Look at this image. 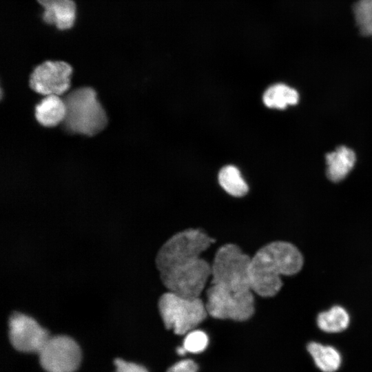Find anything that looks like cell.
Listing matches in <instances>:
<instances>
[{
  "label": "cell",
  "mask_w": 372,
  "mask_h": 372,
  "mask_svg": "<svg viewBox=\"0 0 372 372\" xmlns=\"http://www.w3.org/2000/svg\"><path fill=\"white\" fill-rule=\"evenodd\" d=\"M250 260L234 244H226L218 249L211 265V286L206 291L205 306L211 317L242 322L254 315Z\"/></svg>",
  "instance_id": "cell-1"
},
{
  "label": "cell",
  "mask_w": 372,
  "mask_h": 372,
  "mask_svg": "<svg viewBox=\"0 0 372 372\" xmlns=\"http://www.w3.org/2000/svg\"><path fill=\"white\" fill-rule=\"evenodd\" d=\"M303 257L293 245L276 241L260 248L251 258L249 276L252 291L262 297H272L280 290L281 276L300 271Z\"/></svg>",
  "instance_id": "cell-2"
},
{
  "label": "cell",
  "mask_w": 372,
  "mask_h": 372,
  "mask_svg": "<svg viewBox=\"0 0 372 372\" xmlns=\"http://www.w3.org/2000/svg\"><path fill=\"white\" fill-rule=\"evenodd\" d=\"M63 101L66 114L63 122L68 132L92 136L106 126L107 116L94 89H76L67 94Z\"/></svg>",
  "instance_id": "cell-3"
},
{
  "label": "cell",
  "mask_w": 372,
  "mask_h": 372,
  "mask_svg": "<svg viewBox=\"0 0 372 372\" xmlns=\"http://www.w3.org/2000/svg\"><path fill=\"white\" fill-rule=\"evenodd\" d=\"M158 309L166 329L175 334L192 331L207 316L205 304L200 298H187L168 291L158 300Z\"/></svg>",
  "instance_id": "cell-4"
},
{
  "label": "cell",
  "mask_w": 372,
  "mask_h": 372,
  "mask_svg": "<svg viewBox=\"0 0 372 372\" xmlns=\"http://www.w3.org/2000/svg\"><path fill=\"white\" fill-rule=\"evenodd\" d=\"M214 240L200 229L176 233L160 248L155 260L159 272L200 257Z\"/></svg>",
  "instance_id": "cell-5"
},
{
  "label": "cell",
  "mask_w": 372,
  "mask_h": 372,
  "mask_svg": "<svg viewBox=\"0 0 372 372\" xmlns=\"http://www.w3.org/2000/svg\"><path fill=\"white\" fill-rule=\"evenodd\" d=\"M211 265L199 257L160 272V278L169 291L187 298H199L208 278Z\"/></svg>",
  "instance_id": "cell-6"
},
{
  "label": "cell",
  "mask_w": 372,
  "mask_h": 372,
  "mask_svg": "<svg viewBox=\"0 0 372 372\" xmlns=\"http://www.w3.org/2000/svg\"><path fill=\"white\" fill-rule=\"evenodd\" d=\"M39 355L41 365L48 372H74L81 360L78 344L67 335L50 336Z\"/></svg>",
  "instance_id": "cell-7"
},
{
  "label": "cell",
  "mask_w": 372,
  "mask_h": 372,
  "mask_svg": "<svg viewBox=\"0 0 372 372\" xmlns=\"http://www.w3.org/2000/svg\"><path fill=\"white\" fill-rule=\"evenodd\" d=\"M72 68L64 61L47 60L33 69L30 86L36 92L48 96H60L70 87Z\"/></svg>",
  "instance_id": "cell-8"
},
{
  "label": "cell",
  "mask_w": 372,
  "mask_h": 372,
  "mask_svg": "<svg viewBox=\"0 0 372 372\" xmlns=\"http://www.w3.org/2000/svg\"><path fill=\"white\" fill-rule=\"evenodd\" d=\"M8 327L10 343L21 352L39 353L50 337L35 319L19 311L10 315Z\"/></svg>",
  "instance_id": "cell-9"
},
{
  "label": "cell",
  "mask_w": 372,
  "mask_h": 372,
  "mask_svg": "<svg viewBox=\"0 0 372 372\" xmlns=\"http://www.w3.org/2000/svg\"><path fill=\"white\" fill-rule=\"evenodd\" d=\"M41 8V19L61 32L70 30L77 21V3L74 0H36Z\"/></svg>",
  "instance_id": "cell-10"
},
{
  "label": "cell",
  "mask_w": 372,
  "mask_h": 372,
  "mask_svg": "<svg viewBox=\"0 0 372 372\" xmlns=\"http://www.w3.org/2000/svg\"><path fill=\"white\" fill-rule=\"evenodd\" d=\"M356 161L355 152L346 146H339L326 155L327 176L333 182L343 180L353 168Z\"/></svg>",
  "instance_id": "cell-11"
},
{
  "label": "cell",
  "mask_w": 372,
  "mask_h": 372,
  "mask_svg": "<svg viewBox=\"0 0 372 372\" xmlns=\"http://www.w3.org/2000/svg\"><path fill=\"white\" fill-rule=\"evenodd\" d=\"M66 107L63 99L57 95H48L35 107V118L44 127H54L63 121Z\"/></svg>",
  "instance_id": "cell-12"
},
{
  "label": "cell",
  "mask_w": 372,
  "mask_h": 372,
  "mask_svg": "<svg viewBox=\"0 0 372 372\" xmlns=\"http://www.w3.org/2000/svg\"><path fill=\"white\" fill-rule=\"evenodd\" d=\"M307 350L317 368L322 372H335L340 368L342 355L335 347L311 342L307 344Z\"/></svg>",
  "instance_id": "cell-13"
},
{
  "label": "cell",
  "mask_w": 372,
  "mask_h": 372,
  "mask_svg": "<svg viewBox=\"0 0 372 372\" xmlns=\"http://www.w3.org/2000/svg\"><path fill=\"white\" fill-rule=\"evenodd\" d=\"M262 99L268 107L285 109L288 105L298 103L299 94L297 90L286 84L276 83L265 92Z\"/></svg>",
  "instance_id": "cell-14"
},
{
  "label": "cell",
  "mask_w": 372,
  "mask_h": 372,
  "mask_svg": "<svg viewBox=\"0 0 372 372\" xmlns=\"http://www.w3.org/2000/svg\"><path fill=\"white\" fill-rule=\"evenodd\" d=\"M317 325L324 332L340 333L346 330L350 322L348 312L340 306H334L327 311L321 312L317 317Z\"/></svg>",
  "instance_id": "cell-15"
},
{
  "label": "cell",
  "mask_w": 372,
  "mask_h": 372,
  "mask_svg": "<svg viewBox=\"0 0 372 372\" xmlns=\"http://www.w3.org/2000/svg\"><path fill=\"white\" fill-rule=\"evenodd\" d=\"M218 182L228 194L236 197L245 196L249 189L240 171L233 165H227L220 169L218 174Z\"/></svg>",
  "instance_id": "cell-16"
},
{
  "label": "cell",
  "mask_w": 372,
  "mask_h": 372,
  "mask_svg": "<svg viewBox=\"0 0 372 372\" xmlns=\"http://www.w3.org/2000/svg\"><path fill=\"white\" fill-rule=\"evenodd\" d=\"M352 11L360 34L372 39V0L355 1Z\"/></svg>",
  "instance_id": "cell-17"
},
{
  "label": "cell",
  "mask_w": 372,
  "mask_h": 372,
  "mask_svg": "<svg viewBox=\"0 0 372 372\" xmlns=\"http://www.w3.org/2000/svg\"><path fill=\"white\" fill-rule=\"evenodd\" d=\"M208 337L200 330L188 332L183 341V347L187 352L198 353L203 351L207 347Z\"/></svg>",
  "instance_id": "cell-18"
},
{
  "label": "cell",
  "mask_w": 372,
  "mask_h": 372,
  "mask_svg": "<svg viewBox=\"0 0 372 372\" xmlns=\"http://www.w3.org/2000/svg\"><path fill=\"white\" fill-rule=\"evenodd\" d=\"M116 372H147V369L139 364L128 362L121 359L114 361Z\"/></svg>",
  "instance_id": "cell-19"
},
{
  "label": "cell",
  "mask_w": 372,
  "mask_h": 372,
  "mask_svg": "<svg viewBox=\"0 0 372 372\" xmlns=\"http://www.w3.org/2000/svg\"><path fill=\"white\" fill-rule=\"evenodd\" d=\"M198 365L192 360H184L175 363L167 372H197Z\"/></svg>",
  "instance_id": "cell-20"
},
{
  "label": "cell",
  "mask_w": 372,
  "mask_h": 372,
  "mask_svg": "<svg viewBox=\"0 0 372 372\" xmlns=\"http://www.w3.org/2000/svg\"><path fill=\"white\" fill-rule=\"evenodd\" d=\"M185 352H187L186 349L184 348V347H179L178 349H177V353L180 355H183L185 354Z\"/></svg>",
  "instance_id": "cell-21"
}]
</instances>
